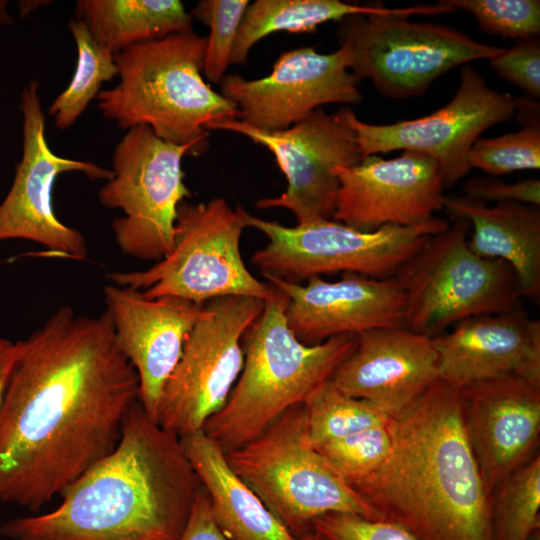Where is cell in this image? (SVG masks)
<instances>
[{"instance_id": "cell-35", "label": "cell", "mask_w": 540, "mask_h": 540, "mask_svg": "<svg viewBox=\"0 0 540 540\" xmlns=\"http://www.w3.org/2000/svg\"><path fill=\"white\" fill-rule=\"evenodd\" d=\"M491 68L503 79L521 88L529 96L540 97L539 36L518 40L489 59Z\"/></svg>"}, {"instance_id": "cell-41", "label": "cell", "mask_w": 540, "mask_h": 540, "mask_svg": "<svg viewBox=\"0 0 540 540\" xmlns=\"http://www.w3.org/2000/svg\"><path fill=\"white\" fill-rule=\"evenodd\" d=\"M529 540H540V530H537Z\"/></svg>"}, {"instance_id": "cell-37", "label": "cell", "mask_w": 540, "mask_h": 540, "mask_svg": "<svg viewBox=\"0 0 540 540\" xmlns=\"http://www.w3.org/2000/svg\"><path fill=\"white\" fill-rule=\"evenodd\" d=\"M177 540H229L215 523L208 496L201 486L186 525Z\"/></svg>"}, {"instance_id": "cell-2", "label": "cell", "mask_w": 540, "mask_h": 540, "mask_svg": "<svg viewBox=\"0 0 540 540\" xmlns=\"http://www.w3.org/2000/svg\"><path fill=\"white\" fill-rule=\"evenodd\" d=\"M201 484L180 437L137 402L118 445L61 494L54 510L9 519V540H177Z\"/></svg>"}, {"instance_id": "cell-8", "label": "cell", "mask_w": 540, "mask_h": 540, "mask_svg": "<svg viewBox=\"0 0 540 540\" xmlns=\"http://www.w3.org/2000/svg\"><path fill=\"white\" fill-rule=\"evenodd\" d=\"M235 473L299 539L325 514L380 519L310 443L297 405L253 441L225 452Z\"/></svg>"}, {"instance_id": "cell-38", "label": "cell", "mask_w": 540, "mask_h": 540, "mask_svg": "<svg viewBox=\"0 0 540 540\" xmlns=\"http://www.w3.org/2000/svg\"><path fill=\"white\" fill-rule=\"evenodd\" d=\"M18 353V342L0 336V409Z\"/></svg>"}, {"instance_id": "cell-17", "label": "cell", "mask_w": 540, "mask_h": 540, "mask_svg": "<svg viewBox=\"0 0 540 540\" xmlns=\"http://www.w3.org/2000/svg\"><path fill=\"white\" fill-rule=\"evenodd\" d=\"M339 190L333 219L360 231L386 225L417 226L443 208L444 184L434 159L414 151L396 158H363L337 169Z\"/></svg>"}, {"instance_id": "cell-24", "label": "cell", "mask_w": 540, "mask_h": 540, "mask_svg": "<svg viewBox=\"0 0 540 540\" xmlns=\"http://www.w3.org/2000/svg\"><path fill=\"white\" fill-rule=\"evenodd\" d=\"M205 490L213 519L229 540H298L229 465L225 452L203 430L180 437Z\"/></svg>"}, {"instance_id": "cell-4", "label": "cell", "mask_w": 540, "mask_h": 540, "mask_svg": "<svg viewBox=\"0 0 540 540\" xmlns=\"http://www.w3.org/2000/svg\"><path fill=\"white\" fill-rule=\"evenodd\" d=\"M207 37L193 31L129 46L115 53L119 82L101 90L97 108L121 129L145 125L159 138L208 149L207 126L236 119L234 103L203 79Z\"/></svg>"}, {"instance_id": "cell-32", "label": "cell", "mask_w": 540, "mask_h": 540, "mask_svg": "<svg viewBox=\"0 0 540 540\" xmlns=\"http://www.w3.org/2000/svg\"><path fill=\"white\" fill-rule=\"evenodd\" d=\"M248 0H202L191 12L209 26L203 63V76L212 83H220L230 64V56Z\"/></svg>"}, {"instance_id": "cell-29", "label": "cell", "mask_w": 540, "mask_h": 540, "mask_svg": "<svg viewBox=\"0 0 540 540\" xmlns=\"http://www.w3.org/2000/svg\"><path fill=\"white\" fill-rule=\"evenodd\" d=\"M493 540H529L540 530V456L503 481L491 495Z\"/></svg>"}, {"instance_id": "cell-21", "label": "cell", "mask_w": 540, "mask_h": 540, "mask_svg": "<svg viewBox=\"0 0 540 540\" xmlns=\"http://www.w3.org/2000/svg\"><path fill=\"white\" fill-rule=\"evenodd\" d=\"M432 341L438 377L455 388L502 377L540 386V321L522 308L465 319Z\"/></svg>"}, {"instance_id": "cell-11", "label": "cell", "mask_w": 540, "mask_h": 540, "mask_svg": "<svg viewBox=\"0 0 540 540\" xmlns=\"http://www.w3.org/2000/svg\"><path fill=\"white\" fill-rule=\"evenodd\" d=\"M187 154L193 155L191 146L165 141L145 125L128 129L114 147L113 177L98 199L124 212L112 221L122 254L157 262L172 250L177 208L192 196L182 170Z\"/></svg>"}, {"instance_id": "cell-26", "label": "cell", "mask_w": 540, "mask_h": 540, "mask_svg": "<svg viewBox=\"0 0 540 540\" xmlns=\"http://www.w3.org/2000/svg\"><path fill=\"white\" fill-rule=\"evenodd\" d=\"M381 3L357 5L339 0H257L242 17L230 56V64H245L251 48L277 31L304 33L329 21L356 14L380 12Z\"/></svg>"}, {"instance_id": "cell-22", "label": "cell", "mask_w": 540, "mask_h": 540, "mask_svg": "<svg viewBox=\"0 0 540 540\" xmlns=\"http://www.w3.org/2000/svg\"><path fill=\"white\" fill-rule=\"evenodd\" d=\"M438 379L432 338L399 327L358 334L355 350L330 381L342 393L394 417Z\"/></svg>"}, {"instance_id": "cell-5", "label": "cell", "mask_w": 540, "mask_h": 540, "mask_svg": "<svg viewBox=\"0 0 540 540\" xmlns=\"http://www.w3.org/2000/svg\"><path fill=\"white\" fill-rule=\"evenodd\" d=\"M287 302L275 287L247 331L243 368L227 402L202 429L224 452L253 441L289 409L304 404L357 346L353 334L302 343L287 325Z\"/></svg>"}, {"instance_id": "cell-14", "label": "cell", "mask_w": 540, "mask_h": 540, "mask_svg": "<svg viewBox=\"0 0 540 540\" xmlns=\"http://www.w3.org/2000/svg\"><path fill=\"white\" fill-rule=\"evenodd\" d=\"M516 98L491 88L470 65L460 69V84L453 98L435 112L390 124H370L348 108L362 159L395 150L414 151L434 159L445 188L471 170L468 155L474 142L490 127L516 115Z\"/></svg>"}, {"instance_id": "cell-39", "label": "cell", "mask_w": 540, "mask_h": 540, "mask_svg": "<svg viewBox=\"0 0 540 540\" xmlns=\"http://www.w3.org/2000/svg\"><path fill=\"white\" fill-rule=\"evenodd\" d=\"M45 1H20L18 6L21 15H27L31 11L36 10L39 6H43Z\"/></svg>"}, {"instance_id": "cell-6", "label": "cell", "mask_w": 540, "mask_h": 540, "mask_svg": "<svg viewBox=\"0 0 540 540\" xmlns=\"http://www.w3.org/2000/svg\"><path fill=\"white\" fill-rule=\"evenodd\" d=\"M455 11L441 0L345 17L339 21L338 37L350 46L351 72L359 82L371 80L381 94L405 99L424 94L433 81L453 68L489 60L503 50L446 25L409 20L416 14Z\"/></svg>"}, {"instance_id": "cell-13", "label": "cell", "mask_w": 540, "mask_h": 540, "mask_svg": "<svg viewBox=\"0 0 540 540\" xmlns=\"http://www.w3.org/2000/svg\"><path fill=\"white\" fill-rule=\"evenodd\" d=\"M348 107L335 113L318 108L293 126L277 131L252 127L238 119L212 122L207 130H226L265 146L287 180L284 193L256 202L260 209L285 208L297 224L333 219L339 190L337 169L362 160Z\"/></svg>"}, {"instance_id": "cell-20", "label": "cell", "mask_w": 540, "mask_h": 540, "mask_svg": "<svg viewBox=\"0 0 540 540\" xmlns=\"http://www.w3.org/2000/svg\"><path fill=\"white\" fill-rule=\"evenodd\" d=\"M465 432L487 493L536 454L540 386L519 377L484 380L461 389Z\"/></svg>"}, {"instance_id": "cell-19", "label": "cell", "mask_w": 540, "mask_h": 540, "mask_svg": "<svg viewBox=\"0 0 540 540\" xmlns=\"http://www.w3.org/2000/svg\"><path fill=\"white\" fill-rule=\"evenodd\" d=\"M103 294L118 345L138 375L139 402L156 421L163 388L204 304L173 296L148 299L140 290L112 283Z\"/></svg>"}, {"instance_id": "cell-16", "label": "cell", "mask_w": 540, "mask_h": 540, "mask_svg": "<svg viewBox=\"0 0 540 540\" xmlns=\"http://www.w3.org/2000/svg\"><path fill=\"white\" fill-rule=\"evenodd\" d=\"M350 67L346 42L329 54L314 46L292 49L282 52L263 78L224 75L220 94L235 104L236 119L262 130H284L324 104H359V81Z\"/></svg>"}, {"instance_id": "cell-30", "label": "cell", "mask_w": 540, "mask_h": 540, "mask_svg": "<svg viewBox=\"0 0 540 540\" xmlns=\"http://www.w3.org/2000/svg\"><path fill=\"white\" fill-rule=\"evenodd\" d=\"M392 420L314 448L350 484L375 470L388 456L393 441Z\"/></svg>"}, {"instance_id": "cell-25", "label": "cell", "mask_w": 540, "mask_h": 540, "mask_svg": "<svg viewBox=\"0 0 540 540\" xmlns=\"http://www.w3.org/2000/svg\"><path fill=\"white\" fill-rule=\"evenodd\" d=\"M76 19L114 54L129 46L193 31L179 0H78Z\"/></svg>"}, {"instance_id": "cell-27", "label": "cell", "mask_w": 540, "mask_h": 540, "mask_svg": "<svg viewBox=\"0 0 540 540\" xmlns=\"http://www.w3.org/2000/svg\"><path fill=\"white\" fill-rule=\"evenodd\" d=\"M68 28L77 47V64L73 77L49 106L48 113L58 129L71 127L96 99L104 82L118 76L114 53L99 45L86 25L73 18Z\"/></svg>"}, {"instance_id": "cell-3", "label": "cell", "mask_w": 540, "mask_h": 540, "mask_svg": "<svg viewBox=\"0 0 540 540\" xmlns=\"http://www.w3.org/2000/svg\"><path fill=\"white\" fill-rule=\"evenodd\" d=\"M385 460L349 485L417 540H493L491 496L468 441L461 389L436 380L393 417Z\"/></svg>"}, {"instance_id": "cell-1", "label": "cell", "mask_w": 540, "mask_h": 540, "mask_svg": "<svg viewBox=\"0 0 540 540\" xmlns=\"http://www.w3.org/2000/svg\"><path fill=\"white\" fill-rule=\"evenodd\" d=\"M17 342L0 409V504L38 512L115 449L139 379L106 310L62 306Z\"/></svg>"}, {"instance_id": "cell-34", "label": "cell", "mask_w": 540, "mask_h": 540, "mask_svg": "<svg viewBox=\"0 0 540 540\" xmlns=\"http://www.w3.org/2000/svg\"><path fill=\"white\" fill-rule=\"evenodd\" d=\"M323 540H417L399 525L355 514L330 513L312 523Z\"/></svg>"}, {"instance_id": "cell-18", "label": "cell", "mask_w": 540, "mask_h": 540, "mask_svg": "<svg viewBox=\"0 0 540 540\" xmlns=\"http://www.w3.org/2000/svg\"><path fill=\"white\" fill-rule=\"evenodd\" d=\"M283 291L287 325L304 344L315 345L346 334L405 327L406 298L393 279L343 273L337 281L314 276L304 284L267 277Z\"/></svg>"}, {"instance_id": "cell-15", "label": "cell", "mask_w": 540, "mask_h": 540, "mask_svg": "<svg viewBox=\"0 0 540 540\" xmlns=\"http://www.w3.org/2000/svg\"><path fill=\"white\" fill-rule=\"evenodd\" d=\"M23 148L13 183L0 203V242L23 239L45 246L52 255L83 261L88 247L85 236L65 225L56 216L53 187L58 175L80 172L90 180L108 181L111 169L91 161L55 154L45 134V115L39 96V83L28 82L20 93Z\"/></svg>"}, {"instance_id": "cell-40", "label": "cell", "mask_w": 540, "mask_h": 540, "mask_svg": "<svg viewBox=\"0 0 540 540\" xmlns=\"http://www.w3.org/2000/svg\"><path fill=\"white\" fill-rule=\"evenodd\" d=\"M298 540H323L322 537L314 530H311L302 535Z\"/></svg>"}, {"instance_id": "cell-10", "label": "cell", "mask_w": 540, "mask_h": 540, "mask_svg": "<svg viewBox=\"0 0 540 540\" xmlns=\"http://www.w3.org/2000/svg\"><path fill=\"white\" fill-rule=\"evenodd\" d=\"M449 225L446 219L435 216L417 226L386 225L365 232L334 219L288 227L250 215L248 227L259 230L268 239L250 261L265 278L296 284L314 276L337 273L389 279L433 235Z\"/></svg>"}, {"instance_id": "cell-12", "label": "cell", "mask_w": 540, "mask_h": 540, "mask_svg": "<svg viewBox=\"0 0 540 540\" xmlns=\"http://www.w3.org/2000/svg\"><path fill=\"white\" fill-rule=\"evenodd\" d=\"M265 301L246 296L212 299L185 342L157 408L156 423L183 437L203 429L228 397L242 371L241 340Z\"/></svg>"}, {"instance_id": "cell-9", "label": "cell", "mask_w": 540, "mask_h": 540, "mask_svg": "<svg viewBox=\"0 0 540 540\" xmlns=\"http://www.w3.org/2000/svg\"><path fill=\"white\" fill-rule=\"evenodd\" d=\"M469 231L466 219H454L392 277L405 294V328L434 338L465 319L521 308L512 268L472 252Z\"/></svg>"}, {"instance_id": "cell-28", "label": "cell", "mask_w": 540, "mask_h": 540, "mask_svg": "<svg viewBox=\"0 0 540 540\" xmlns=\"http://www.w3.org/2000/svg\"><path fill=\"white\" fill-rule=\"evenodd\" d=\"M303 406L313 447L386 424L393 418L366 400L342 393L330 380L317 388Z\"/></svg>"}, {"instance_id": "cell-23", "label": "cell", "mask_w": 540, "mask_h": 540, "mask_svg": "<svg viewBox=\"0 0 540 540\" xmlns=\"http://www.w3.org/2000/svg\"><path fill=\"white\" fill-rule=\"evenodd\" d=\"M443 208L452 220L470 224L467 243L476 255L501 260L514 271L523 297L540 294L539 206L499 202L492 206L467 196H444Z\"/></svg>"}, {"instance_id": "cell-33", "label": "cell", "mask_w": 540, "mask_h": 540, "mask_svg": "<svg viewBox=\"0 0 540 540\" xmlns=\"http://www.w3.org/2000/svg\"><path fill=\"white\" fill-rule=\"evenodd\" d=\"M455 10L470 13L481 30L511 39L540 34L539 0H445Z\"/></svg>"}, {"instance_id": "cell-31", "label": "cell", "mask_w": 540, "mask_h": 540, "mask_svg": "<svg viewBox=\"0 0 540 540\" xmlns=\"http://www.w3.org/2000/svg\"><path fill=\"white\" fill-rule=\"evenodd\" d=\"M468 160L471 169H481L494 176L537 170L540 167V124L524 125L518 131L495 138H478Z\"/></svg>"}, {"instance_id": "cell-7", "label": "cell", "mask_w": 540, "mask_h": 540, "mask_svg": "<svg viewBox=\"0 0 540 540\" xmlns=\"http://www.w3.org/2000/svg\"><path fill=\"white\" fill-rule=\"evenodd\" d=\"M250 214L222 198L181 202L174 245L168 255L145 270L107 275L112 284L140 290L145 298L173 296L196 304L227 296L268 300L275 287L247 269L240 251Z\"/></svg>"}, {"instance_id": "cell-36", "label": "cell", "mask_w": 540, "mask_h": 540, "mask_svg": "<svg viewBox=\"0 0 540 540\" xmlns=\"http://www.w3.org/2000/svg\"><path fill=\"white\" fill-rule=\"evenodd\" d=\"M464 196L483 202H518L539 206L540 180L528 178L514 183L489 177L469 179L462 188Z\"/></svg>"}]
</instances>
